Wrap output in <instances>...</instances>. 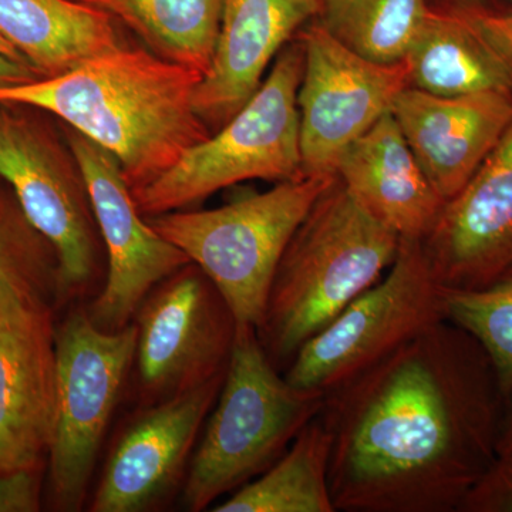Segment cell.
<instances>
[{"label":"cell","mask_w":512,"mask_h":512,"mask_svg":"<svg viewBox=\"0 0 512 512\" xmlns=\"http://www.w3.org/2000/svg\"><path fill=\"white\" fill-rule=\"evenodd\" d=\"M508 399L493 363L448 320L330 390L339 512H458L498 454Z\"/></svg>","instance_id":"6da1fadb"},{"label":"cell","mask_w":512,"mask_h":512,"mask_svg":"<svg viewBox=\"0 0 512 512\" xmlns=\"http://www.w3.org/2000/svg\"><path fill=\"white\" fill-rule=\"evenodd\" d=\"M201 77L151 50L117 46L57 76L0 87V103L59 117L113 154L136 190L210 136L194 110Z\"/></svg>","instance_id":"7a4b0ae2"},{"label":"cell","mask_w":512,"mask_h":512,"mask_svg":"<svg viewBox=\"0 0 512 512\" xmlns=\"http://www.w3.org/2000/svg\"><path fill=\"white\" fill-rule=\"evenodd\" d=\"M400 237L373 218L338 177L296 229L269 289L259 342L284 373L299 349L393 265Z\"/></svg>","instance_id":"3957f363"},{"label":"cell","mask_w":512,"mask_h":512,"mask_svg":"<svg viewBox=\"0 0 512 512\" xmlns=\"http://www.w3.org/2000/svg\"><path fill=\"white\" fill-rule=\"evenodd\" d=\"M323 400L292 386L266 356L256 328L238 325L220 394L185 474V510H208L265 473L319 416Z\"/></svg>","instance_id":"277c9868"},{"label":"cell","mask_w":512,"mask_h":512,"mask_svg":"<svg viewBox=\"0 0 512 512\" xmlns=\"http://www.w3.org/2000/svg\"><path fill=\"white\" fill-rule=\"evenodd\" d=\"M303 46L284 47L258 92L228 121L188 148L167 171L133 192L146 218L188 210L242 181L299 180L302 171L298 90Z\"/></svg>","instance_id":"5b68a950"},{"label":"cell","mask_w":512,"mask_h":512,"mask_svg":"<svg viewBox=\"0 0 512 512\" xmlns=\"http://www.w3.org/2000/svg\"><path fill=\"white\" fill-rule=\"evenodd\" d=\"M333 180L335 177H303L284 181L214 210L188 208L147 221L208 276L238 325L258 329L289 241Z\"/></svg>","instance_id":"8992f818"},{"label":"cell","mask_w":512,"mask_h":512,"mask_svg":"<svg viewBox=\"0 0 512 512\" xmlns=\"http://www.w3.org/2000/svg\"><path fill=\"white\" fill-rule=\"evenodd\" d=\"M446 291L421 241L400 239L396 259L382 279L299 349L285 379L296 389L325 396L447 320Z\"/></svg>","instance_id":"52a82bcc"},{"label":"cell","mask_w":512,"mask_h":512,"mask_svg":"<svg viewBox=\"0 0 512 512\" xmlns=\"http://www.w3.org/2000/svg\"><path fill=\"white\" fill-rule=\"evenodd\" d=\"M136 325L107 332L86 309L56 329L55 429L49 456L57 510H82L101 444L136 357Z\"/></svg>","instance_id":"ba28073f"},{"label":"cell","mask_w":512,"mask_h":512,"mask_svg":"<svg viewBox=\"0 0 512 512\" xmlns=\"http://www.w3.org/2000/svg\"><path fill=\"white\" fill-rule=\"evenodd\" d=\"M0 177L30 227L52 245L56 295L77 298L97 275V238L79 165L37 121L0 103Z\"/></svg>","instance_id":"9c48e42d"},{"label":"cell","mask_w":512,"mask_h":512,"mask_svg":"<svg viewBox=\"0 0 512 512\" xmlns=\"http://www.w3.org/2000/svg\"><path fill=\"white\" fill-rule=\"evenodd\" d=\"M138 397L160 403L225 375L238 322L197 265L165 278L134 316Z\"/></svg>","instance_id":"30bf717a"},{"label":"cell","mask_w":512,"mask_h":512,"mask_svg":"<svg viewBox=\"0 0 512 512\" xmlns=\"http://www.w3.org/2000/svg\"><path fill=\"white\" fill-rule=\"evenodd\" d=\"M303 73L298 90L302 171L336 177L343 153L410 87L406 62L379 64L338 42L319 22L302 32Z\"/></svg>","instance_id":"8fae6325"},{"label":"cell","mask_w":512,"mask_h":512,"mask_svg":"<svg viewBox=\"0 0 512 512\" xmlns=\"http://www.w3.org/2000/svg\"><path fill=\"white\" fill-rule=\"evenodd\" d=\"M56 328L43 289L0 276V470H40L55 429Z\"/></svg>","instance_id":"7c38bea8"},{"label":"cell","mask_w":512,"mask_h":512,"mask_svg":"<svg viewBox=\"0 0 512 512\" xmlns=\"http://www.w3.org/2000/svg\"><path fill=\"white\" fill-rule=\"evenodd\" d=\"M67 144L107 254L106 282L86 311L94 325L116 332L133 323L148 293L191 262L148 224L113 154L72 128Z\"/></svg>","instance_id":"4fadbf2b"},{"label":"cell","mask_w":512,"mask_h":512,"mask_svg":"<svg viewBox=\"0 0 512 512\" xmlns=\"http://www.w3.org/2000/svg\"><path fill=\"white\" fill-rule=\"evenodd\" d=\"M447 291L512 282V120L497 146L421 241Z\"/></svg>","instance_id":"5bb4252c"},{"label":"cell","mask_w":512,"mask_h":512,"mask_svg":"<svg viewBox=\"0 0 512 512\" xmlns=\"http://www.w3.org/2000/svg\"><path fill=\"white\" fill-rule=\"evenodd\" d=\"M224 376L143 407L111 450L90 510L148 511L173 493L187 474Z\"/></svg>","instance_id":"9a60e30c"},{"label":"cell","mask_w":512,"mask_h":512,"mask_svg":"<svg viewBox=\"0 0 512 512\" xmlns=\"http://www.w3.org/2000/svg\"><path fill=\"white\" fill-rule=\"evenodd\" d=\"M392 116L444 202L466 187L512 120V94L436 96L407 87Z\"/></svg>","instance_id":"2e32d148"},{"label":"cell","mask_w":512,"mask_h":512,"mask_svg":"<svg viewBox=\"0 0 512 512\" xmlns=\"http://www.w3.org/2000/svg\"><path fill=\"white\" fill-rule=\"evenodd\" d=\"M322 0H222L210 67L194 90V110L221 128L258 92L288 40L319 16Z\"/></svg>","instance_id":"e0dca14e"},{"label":"cell","mask_w":512,"mask_h":512,"mask_svg":"<svg viewBox=\"0 0 512 512\" xmlns=\"http://www.w3.org/2000/svg\"><path fill=\"white\" fill-rule=\"evenodd\" d=\"M336 177L400 239L423 241L446 204L414 157L392 111L343 153Z\"/></svg>","instance_id":"ac0fdd59"},{"label":"cell","mask_w":512,"mask_h":512,"mask_svg":"<svg viewBox=\"0 0 512 512\" xmlns=\"http://www.w3.org/2000/svg\"><path fill=\"white\" fill-rule=\"evenodd\" d=\"M404 62L421 92L512 94L511 50L468 9L431 6Z\"/></svg>","instance_id":"d6986e66"},{"label":"cell","mask_w":512,"mask_h":512,"mask_svg":"<svg viewBox=\"0 0 512 512\" xmlns=\"http://www.w3.org/2000/svg\"><path fill=\"white\" fill-rule=\"evenodd\" d=\"M0 37L42 77L120 46L113 18L80 0H0Z\"/></svg>","instance_id":"ffe728a7"},{"label":"cell","mask_w":512,"mask_h":512,"mask_svg":"<svg viewBox=\"0 0 512 512\" xmlns=\"http://www.w3.org/2000/svg\"><path fill=\"white\" fill-rule=\"evenodd\" d=\"M330 448L329 431L315 417L284 456L212 511L336 512L329 485Z\"/></svg>","instance_id":"44dd1931"},{"label":"cell","mask_w":512,"mask_h":512,"mask_svg":"<svg viewBox=\"0 0 512 512\" xmlns=\"http://www.w3.org/2000/svg\"><path fill=\"white\" fill-rule=\"evenodd\" d=\"M120 20L151 52L204 76L220 30L222 0H80Z\"/></svg>","instance_id":"7402d4cb"},{"label":"cell","mask_w":512,"mask_h":512,"mask_svg":"<svg viewBox=\"0 0 512 512\" xmlns=\"http://www.w3.org/2000/svg\"><path fill=\"white\" fill-rule=\"evenodd\" d=\"M430 9L429 0H322L319 23L356 55L397 64L406 59Z\"/></svg>","instance_id":"603a6c76"},{"label":"cell","mask_w":512,"mask_h":512,"mask_svg":"<svg viewBox=\"0 0 512 512\" xmlns=\"http://www.w3.org/2000/svg\"><path fill=\"white\" fill-rule=\"evenodd\" d=\"M446 319L480 343L504 396H512V282L484 291H446Z\"/></svg>","instance_id":"cb8c5ba5"},{"label":"cell","mask_w":512,"mask_h":512,"mask_svg":"<svg viewBox=\"0 0 512 512\" xmlns=\"http://www.w3.org/2000/svg\"><path fill=\"white\" fill-rule=\"evenodd\" d=\"M458 512H512V453L497 454L468 491Z\"/></svg>","instance_id":"d4e9b609"},{"label":"cell","mask_w":512,"mask_h":512,"mask_svg":"<svg viewBox=\"0 0 512 512\" xmlns=\"http://www.w3.org/2000/svg\"><path fill=\"white\" fill-rule=\"evenodd\" d=\"M40 470H0V512L40 510Z\"/></svg>","instance_id":"484cf974"},{"label":"cell","mask_w":512,"mask_h":512,"mask_svg":"<svg viewBox=\"0 0 512 512\" xmlns=\"http://www.w3.org/2000/svg\"><path fill=\"white\" fill-rule=\"evenodd\" d=\"M12 275L28 279L43 288L42 271L36 266V262L18 244L15 234L9 228L3 212L0 211V276Z\"/></svg>","instance_id":"4316f807"},{"label":"cell","mask_w":512,"mask_h":512,"mask_svg":"<svg viewBox=\"0 0 512 512\" xmlns=\"http://www.w3.org/2000/svg\"><path fill=\"white\" fill-rule=\"evenodd\" d=\"M468 10L512 52V10Z\"/></svg>","instance_id":"83f0119b"},{"label":"cell","mask_w":512,"mask_h":512,"mask_svg":"<svg viewBox=\"0 0 512 512\" xmlns=\"http://www.w3.org/2000/svg\"><path fill=\"white\" fill-rule=\"evenodd\" d=\"M40 77L42 76L29 64L10 59L0 53V87L33 82Z\"/></svg>","instance_id":"f1b7e54d"},{"label":"cell","mask_w":512,"mask_h":512,"mask_svg":"<svg viewBox=\"0 0 512 512\" xmlns=\"http://www.w3.org/2000/svg\"><path fill=\"white\" fill-rule=\"evenodd\" d=\"M500 451L512 453V396L508 399L503 426H501L500 440H498V453H500Z\"/></svg>","instance_id":"f546056e"},{"label":"cell","mask_w":512,"mask_h":512,"mask_svg":"<svg viewBox=\"0 0 512 512\" xmlns=\"http://www.w3.org/2000/svg\"><path fill=\"white\" fill-rule=\"evenodd\" d=\"M487 2H490V0H441L439 6L458 9H484ZM494 2L507 3V5L511 6V9L508 10H512V0H494Z\"/></svg>","instance_id":"4dcf8cb0"},{"label":"cell","mask_w":512,"mask_h":512,"mask_svg":"<svg viewBox=\"0 0 512 512\" xmlns=\"http://www.w3.org/2000/svg\"><path fill=\"white\" fill-rule=\"evenodd\" d=\"M0 53H2V55L10 57V59L18 60V62L26 63L25 59H23V57L20 56L19 53L16 52V50L13 49V47L9 45V43L6 42V40L3 39V37H0ZM26 64H28V63H26ZM29 66H30V64H29ZM30 67H32V66H30Z\"/></svg>","instance_id":"1f68e13d"}]
</instances>
